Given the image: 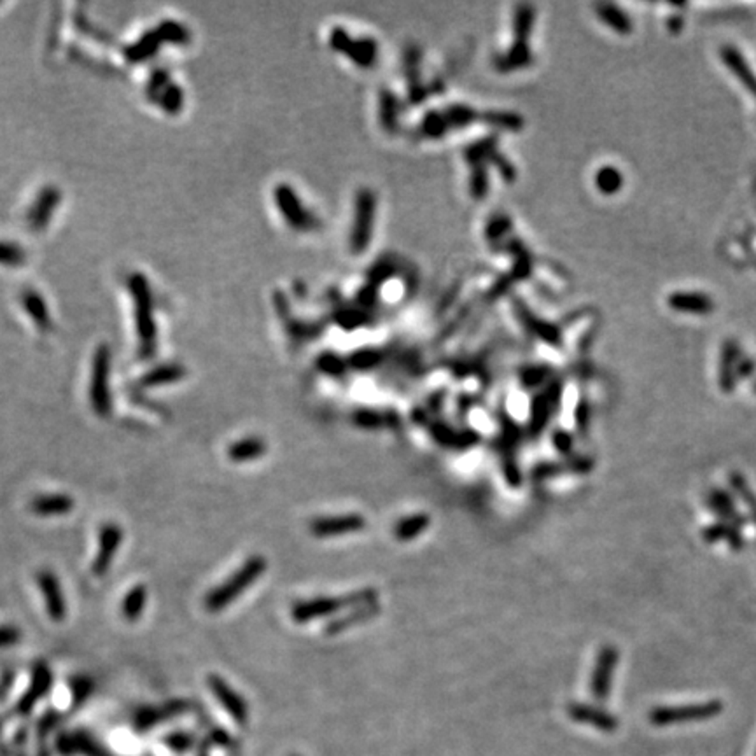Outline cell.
Here are the masks:
<instances>
[{
	"instance_id": "cell-19",
	"label": "cell",
	"mask_w": 756,
	"mask_h": 756,
	"mask_svg": "<svg viewBox=\"0 0 756 756\" xmlns=\"http://www.w3.org/2000/svg\"><path fill=\"white\" fill-rule=\"evenodd\" d=\"M372 217H373V198L368 191L359 196V205H357V217H356V228H354V243H356L357 249H361L362 246L366 247L369 240V230H372Z\"/></svg>"
},
{
	"instance_id": "cell-8",
	"label": "cell",
	"mask_w": 756,
	"mask_h": 756,
	"mask_svg": "<svg viewBox=\"0 0 756 756\" xmlns=\"http://www.w3.org/2000/svg\"><path fill=\"white\" fill-rule=\"evenodd\" d=\"M366 527L364 517L359 513L338 515V517H319L310 522V532L319 540L340 537L347 534L359 532Z\"/></svg>"
},
{
	"instance_id": "cell-15",
	"label": "cell",
	"mask_w": 756,
	"mask_h": 756,
	"mask_svg": "<svg viewBox=\"0 0 756 756\" xmlns=\"http://www.w3.org/2000/svg\"><path fill=\"white\" fill-rule=\"evenodd\" d=\"M74 499L67 494H42L32 499L30 510L39 517H58L74 510Z\"/></svg>"
},
{
	"instance_id": "cell-26",
	"label": "cell",
	"mask_w": 756,
	"mask_h": 756,
	"mask_svg": "<svg viewBox=\"0 0 756 756\" xmlns=\"http://www.w3.org/2000/svg\"><path fill=\"white\" fill-rule=\"evenodd\" d=\"M433 438L445 446H462V448H464V446H471L473 443L478 440V436H476L475 433H453L452 429H446L445 426H434Z\"/></svg>"
},
{
	"instance_id": "cell-18",
	"label": "cell",
	"mask_w": 756,
	"mask_h": 756,
	"mask_svg": "<svg viewBox=\"0 0 756 756\" xmlns=\"http://www.w3.org/2000/svg\"><path fill=\"white\" fill-rule=\"evenodd\" d=\"M377 613H380V606H378V602H375V604L362 606V608L352 609L349 614H345V616H338V618H335L333 621H330L326 627V634L327 636H335V634L345 632V630L354 627V625L366 624V621L372 620Z\"/></svg>"
},
{
	"instance_id": "cell-28",
	"label": "cell",
	"mask_w": 756,
	"mask_h": 756,
	"mask_svg": "<svg viewBox=\"0 0 756 756\" xmlns=\"http://www.w3.org/2000/svg\"><path fill=\"white\" fill-rule=\"evenodd\" d=\"M723 58L725 62H727L728 65H730L732 68H734V72L737 75H739L740 79H742V83L746 84L747 88H751V90L756 91V79L755 75L751 74L750 67H747L746 62H744L742 58H740L739 55L734 51V49H725L723 51Z\"/></svg>"
},
{
	"instance_id": "cell-11",
	"label": "cell",
	"mask_w": 756,
	"mask_h": 756,
	"mask_svg": "<svg viewBox=\"0 0 756 756\" xmlns=\"http://www.w3.org/2000/svg\"><path fill=\"white\" fill-rule=\"evenodd\" d=\"M209 688L212 690V693L216 695V698L219 700V704L230 713V716L238 723H246L247 721V704L243 702V698L240 697L235 690L228 685V681H224L221 676L210 674L207 678Z\"/></svg>"
},
{
	"instance_id": "cell-7",
	"label": "cell",
	"mask_w": 756,
	"mask_h": 756,
	"mask_svg": "<svg viewBox=\"0 0 756 756\" xmlns=\"http://www.w3.org/2000/svg\"><path fill=\"white\" fill-rule=\"evenodd\" d=\"M36 582L41 590V595L44 597L46 613H48L49 620L55 621V624H62L65 616H67V602H65L62 583H60L58 576L51 569H39L36 574Z\"/></svg>"
},
{
	"instance_id": "cell-21",
	"label": "cell",
	"mask_w": 756,
	"mask_h": 756,
	"mask_svg": "<svg viewBox=\"0 0 756 756\" xmlns=\"http://www.w3.org/2000/svg\"><path fill=\"white\" fill-rule=\"evenodd\" d=\"M186 377V368L181 364H163L158 368H152L151 372H147L146 375L139 380V385L142 387H158V385H167V384H175V382L182 380Z\"/></svg>"
},
{
	"instance_id": "cell-33",
	"label": "cell",
	"mask_w": 756,
	"mask_h": 756,
	"mask_svg": "<svg viewBox=\"0 0 756 756\" xmlns=\"http://www.w3.org/2000/svg\"><path fill=\"white\" fill-rule=\"evenodd\" d=\"M709 503H711L713 510L716 511L720 517H735L737 515L734 504H732L730 498H728L725 492L714 490L711 494V498H709Z\"/></svg>"
},
{
	"instance_id": "cell-2",
	"label": "cell",
	"mask_w": 756,
	"mask_h": 756,
	"mask_svg": "<svg viewBox=\"0 0 756 756\" xmlns=\"http://www.w3.org/2000/svg\"><path fill=\"white\" fill-rule=\"evenodd\" d=\"M377 601L378 592L375 588H361V590L342 595V597H315L308 599V601L294 602L291 618L294 624H308V621L319 620V618L331 616L342 609L362 608V606L375 604Z\"/></svg>"
},
{
	"instance_id": "cell-29",
	"label": "cell",
	"mask_w": 756,
	"mask_h": 756,
	"mask_svg": "<svg viewBox=\"0 0 756 756\" xmlns=\"http://www.w3.org/2000/svg\"><path fill=\"white\" fill-rule=\"evenodd\" d=\"M159 41H162V39H159L158 32L149 33V36L144 37V39L140 41L139 44H135L132 49H130V58L137 60V62H139V60L142 62V60H146L152 51H156V48H158Z\"/></svg>"
},
{
	"instance_id": "cell-30",
	"label": "cell",
	"mask_w": 756,
	"mask_h": 756,
	"mask_svg": "<svg viewBox=\"0 0 756 756\" xmlns=\"http://www.w3.org/2000/svg\"><path fill=\"white\" fill-rule=\"evenodd\" d=\"M26 254L18 243L0 242V263L9 266H20L25 263Z\"/></svg>"
},
{
	"instance_id": "cell-25",
	"label": "cell",
	"mask_w": 756,
	"mask_h": 756,
	"mask_svg": "<svg viewBox=\"0 0 756 756\" xmlns=\"http://www.w3.org/2000/svg\"><path fill=\"white\" fill-rule=\"evenodd\" d=\"M354 424L362 429H378L385 426H396L398 417L396 415H384L373 410H359L354 414Z\"/></svg>"
},
{
	"instance_id": "cell-14",
	"label": "cell",
	"mask_w": 756,
	"mask_h": 756,
	"mask_svg": "<svg viewBox=\"0 0 756 756\" xmlns=\"http://www.w3.org/2000/svg\"><path fill=\"white\" fill-rule=\"evenodd\" d=\"M60 201V193L58 189L46 188L39 194V198L36 200V204L30 209L28 217H26V223L32 228L33 231H41L48 226V221L51 219L55 207Z\"/></svg>"
},
{
	"instance_id": "cell-22",
	"label": "cell",
	"mask_w": 756,
	"mask_h": 756,
	"mask_svg": "<svg viewBox=\"0 0 756 756\" xmlns=\"http://www.w3.org/2000/svg\"><path fill=\"white\" fill-rule=\"evenodd\" d=\"M431 525L429 515L426 513H415L410 517H404L396 524L394 527V536L399 541H411L415 537H419L427 527Z\"/></svg>"
},
{
	"instance_id": "cell-37",
	"label": "cell",
	"mask_w": 756,
	"mask_h": 756,
	"mask_svg": "<svg viewBox=\"0 0 756 756\" xmlns=\"http://www.w3.org/2000/svg\"><path fill=\"white\" fill-rule=\"evenodd\" d=\"M732 483H734L735 490L739 492V494L742 495L744 499H746V501H747V506H750L751 510H753V513L756 515V499H755L753 492H751V488L747 487V483H746V482H744L742 476L734 475V478H732Z\"/></svg>"
},
{
	"instance_id": "cell-38",
	"label": "cell",
	"mask_w": 756,
	"mask_h": 756,
	"mask_svg": "<svg viewBox=\"0 0 756 756\" xmlns=\"http://www.w3.org/2000/svg\"><path fill=\"white\" fill-rule=\"evenodd\" d=\"M587 424H588V406L587 404H582L578 410V427L582 431H585Z\"/></svg>"
},
{
	"instance_id": "cell-24",
	"label": "cell",
	"mask_w": 756,
	"mask_h": 756,
	"mask_svg": "<svg viewBox=\"0 0 756 756\" xmlns=\"http://www.w3.org/2000/svg\"><path fill=\"white\" fill-rule=\"evenodd\" d=\"M21 301H23L25 310L28 312L33 320H36L37 327H41V330H48V327L51 326V319H49L48 308H46L44 300H42L39 294H37L36 291H25L23 293Z\"/></svg>"
},
{
	"instance_id": "cell-35",
	"label": "cell",
	"mask_w": 756,
	"mask_h": 756,
	"mask_svg": "<svg viewBox=\"0 0 756 756\" xmlns=\"http://www.w3.org/2000/svg\"><path fill=\"white\" fill-rule=\"evenodd\" d=\"M21 639V630L14 625H0V648L14 646Z\"/></svg>"
},
{
	"instance_id": "cell-17",
	"label": "cell",
	"mask_w": 756,
	"mask_h": 756,
	"mask_svg": "<svg viewBox=\"0 0 756 756\" xmlns=\"http://www.w3.org/2000/svg\"><path fill=\"white\" fill-rule=\"evenodd\" d=\"M147 606V587L146 585H135L130 588L125 594L123 601H121V616L128 624H135L142 618L144 611Z\"/></svg>"
},
{
	"instance_id": "cell-10",
	"label": "cell",
	"mask_w": 756,
	"mask_h": 756,
	"mask_svg": "<svg viewBox=\"0 0 756 756\" xmlns=\"http://www.w3.org/2000/svg\"><path fill=\"white\" fill-rule=\"evenodd\" d=\"M618 666V650L613 646L601 648L592 676V693L597 700H606L613 681V671Z\"/></svg>"
},
{
	"instance_id": "cell-32",
	"label": "cell",
	"mask_w": 756,
	"mask_h": 756,
	"mask_svg": "<svg viewBox=\"0 0 756 756\" xmlns=\"http://www.w3.org/2000/svg\"><path fill=\"white\" fill-rule=\"evenodd\" d=\"M601 16L604 18V20L608 21L614 30H618V32H629L630 23H629L627 18L624 16V13H621L620 9H616V7L602 6L601 7Z\"/></svg>"
},
{
	"instance_id": "cell-27",
	"label": "cell",
	"mask_w": 756,
	"mask_h": 756,
	"mask_svg": "<svg viewBox=\"0 0 756 756\" xmlns=\"http://www.w3.org/2000/svg\"><path fill=\"white\" fill-rule=\"evenodd\" d=\"M592 466H594L592 464V459H587V457L571 461V464H567V466L543 464L536 468V476L537 478H550V476H555L557 473H562V471H566V469H571V471H574V473H587V471H590Z\"/></svg>"
},
{
	"instance_id": "cell-4",
	"label": "cell",
	"mask_w": 756,
	"mask_h": 756,
	"mask_svg": "<svg viewBox=\"0 0 756 756\" xmlns=\"http://www.w3.org/2000/svg\"><path fill=\"white\" fill-rule=\"evenodd\" d=\"M109 375H110V352L105 345L98 347L93 357V366H91V382H90V403L95 414L98 417H109L112 410V401H110V389H109Z\"/></svg>"
},
{
	"instance_id": "cell-12",
	"label": "cell",
	"mask_w": 756,
	"mask_h": 756,
	"mask_svg": "<svg viewBox=\"0 0 756 756\" xmlns=\"http://www.w3.org/2000/svg\"><path fill=\"white\" fill-rule=\"evenodd\" d=\"M51 685H53L51 669H49L48 663L39 662L36 667H33L32 679H30V686H28V690L23 693L18 709H20L21 713L32 711L33 705H36L37 702H39L41 698L44 697L49 690H51Z\"/></svg>"
},
{
	"instance_id": "cell-20",
	"label": "cell",
	"mask_w": 756,
	"mask_h": 756,
	"mask_svg": "<svg viewBox=\"0 0 756 756\" xmlns=\"http://www.w3.org/2000/svg\"><path fill=\"white\" fill-rule=\"evenodd\" d=\"M669 305L674 310L688 312V314H709L713 312V301L705 294L698 293H676L669 298Z\"/></svg>"
},
{
	"instance_id": "cell-16",
	"label": "cell",
	"mask_w": 756,
	"mask_h": 756,
	"mask_svg": "<svg viewBox=\"0 0 756 756\" xmlns=\"http://www.w3.org/2000/svg\"><path fill=\"white\" fill-rule=\"evenodd\" d=\"M266 452H268V446H266V443L263 441L261 438H242V440L233 441L231 445L228 446V459L236 462V464H238V462L242 464V462L259 459V457L265 456Z\"/></svg>"
},
{
	"instance_id": "cell-6",
	"label": "cell",
	"mask_w": 756,
	"mask_h": 756,
	"mask_svg": "<svg viewBox=\"0 0 756 756\" xmlns=\"http://www.w3.org/2000/svg\"><path fill=\"white\" fill-rule=\"evenodd\" d=\"M121 541H123V529L120 525L109 522V524L100 527L97 555H95L93 562H91V572H93L95 578H102V576L107 574L114 559H116L117 552H120Z\"/></svg>"
},
{
	"instance_id": "cell-23",
	"label": "cell",
	"mask_w": 756,
	"mask_h": 756,
	"mask_svg": "<svg viewBox=\"0 0 756 756\" xmlns=\"http://www.w3.org/2000/svg\"><path fill=\"white\" fill-rule=\"evenodd\" d=\"M557 403H559V391H553L552 394H546L534 399L532 417H530L534 433H541V431H543V427L548 424V419L552 417L553 410H555Z\"/></svg>"
},
{
	"instance_id": "cell-3",
	"label": "cell",
	"mask_w": 756,
	"mask_h": 756,
	"mask_svg": "<svg viewBox=\"0 0 756 756\" xmlns=\"http://www.w3.org/2000/svg\"><path fill=\"white\" fill-rule=\"evenodd\" d=\"M130 291L135 307V326L139 335V357L151 359L156 354V322L152 315V298L144 275L130 278Z\"/></svg>"
},
{
	"instance_id": "cell-31",
	"label": "cell",
	"mask_w": 756,
	"mask_h": 756,
	"mask_svg": "<svg viewBox=\"0 0 756 756\" xmlns=\"http://www.w3.org/2000/svg\"><path fill=\"white\" fill-rule=\"evenodd\" d=\"M595 181H597V186L601 191H604V193H614V191L620 189L621 175L620 172L614 170V168L606 167L599 172Z\"/></svg>"
},
{
	"instance_id": "cell-13",
	"label": "cell",
	"mask_w": 756,
	"mask_h": 756,
	"mask_svg": "<svg viewBox=\"0 0 756 756\" xmlns=\"http://www.w3.org/2000/svg\"><path fill=\"white\" fill-rule=\"evenodd\" d=\"M567 714L571 720L578 721V723L592 725V727H595L597 730L602 732H614L618 727L616 718L611 716L604 709L594 708V705L571 704L567 708Z\"/></svg>"
},
{
	"instance_id": "cell-1",
	"label": "cell",
	"mask_w": 756,
	"mask_h": 756,
	"mask_svg": "<svg viewBox=\"0 0 756 756\" xmlns=\"http://www.w3.org/2000/svg\"><path fill=\"white\" fill-rule=\"evenodd\" d=\"M268 569V562L263 555H251L228 579L214 587L204 597V608L209 613H219V611L230 608L233 602L242 597L249 588L263 576Z\"/></svg>"
},
{
	"instance_id": "cell-39",
	"label": "cell",
	"mask_w": 756,
	"mask_h": 756,
	"mask_svg": "<svg viewBox=\"0 0 756 756\" xmlns=\"http://www.w3.org/2000/svg\"><path fill=\"white\" fill-rule=\"evenodd\" d=\"M755 389H756V385H755Z\"/></svg>"
},
{
	"instance_id": "cell-34",
	"label": "cell",
	"mask_w": 756,
	"mask_h": 756,
	"mask_svg": "<svg viewBox=\"0 0 756 756\" xmlns=\"http://www.w3.org/2000/svg\"><path fill=\"white\" fill-rule=\"evenodd\" d=\"M162 105L165 107L168 112H175V110L181 109L182 105V93L177 86L174 84H168L165 88V93H163Z\"/></svg>"
},
{
	"instance_id": "cell-9",
	"label": "cell",
	"mask_w": 756,
	"mask_h": 756,
	"mask_svg": "<svg viewBox=\"0 0 756 756\" xmlns=\"http://www.w3.org/2000/svg\"><path fill=\"white\" fill-rule=\"evenodd\" d=\"M275 204L280 209L282 216L289 223V226L298 231H308L315 228V219L312 214L305 212L303 205L298 200L296 193L288 186H278L275 189Z\"/></svg>"
},
{
	"instance_id": "cell-36",
	"label": "cell",
	"mask_w": 756,
	"mask_h": 756,
	"mask_svg": "<svg viewBox=\"0 0 756 756\" xmlns=\"http://www.w3.org/2000/svg\"><path fill=\"white\" fill-rule=\"evenodd\" d=\"M552 441H553V445H555V448L562 453L571 452L572 445H574V438H572L571 434L564 429H557L555 433H553Z\"/></svg>"
},
{
	"instance_id": "cell-5",
	"label": "cell",
	"mask_w": 756,
	"mask_h": 756,
	"mask_svg": "<svg viewBox=\"0 0 756 756\" xmlns=\"http://www.w3.org/2000/svg\"><path fill=\"white\" fill-rule=\"evenodd\" d=\"M721 711L720 702H705V704H692V705H674V708H656L650 714V721L653 725H671V723H685V721H698L709 720L716 716Z\"/></svg>"
}]
</instances>
